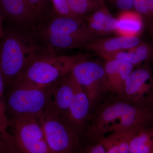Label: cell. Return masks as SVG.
Returning <instances> with one entry per match:
<instances>
[{
    "instance_id": "1",
    "label": "cell",
    "mask_w": 153,
    "mask_h": 153,
    "mask_svg": "<svg viewBox=\"0 0 153 153\" xmlns=\"http://www.w3.org/2000/svg\"><path fill=\"white\" fill-rule=\"evenodd\" d=\"M153 122V108L130 104L115 97L102 103L90 115L85 128L87 137L99 142L108 133L149 126Z\"/></svg>"
},
{
    "instance_id": "2",
    "label": "cell",
    "mask_w": 153,
    "mask_h": 153,
    "mask_svg": "<svg viewBox=\"0 0 153 153\" xmlns=\"http://www.w3.org/2000/svg\"><path fill=\"white\" fill-rule=\"evenodd\" d=\"M31 32L40 47L57 53L66 49H85L99 38L82 18L61 16L53 9L38 21Z\"/></svg>"
},
{
    "instance_id": "3",
    "label": "cell",
    "mask_w": 153,
    "mask_h": 153,
    "mask_svg": "<svg viewBox=\"0 0 153 153\" xmlns=\"http://www.w3.org/2000/svg\"><path fill=\"white\" fill-rule=\"evenodd\" d=\"M0 40V66L5 86L10 87L33 57L46 49L38 45L31 31L15 26L7 31L4 29Z\"/></svg>"
},
{
    "instance_id": "4",
    "label": "cell",
    "mask_w": 153,
    "mask_h": 153,
    "mask_svg": "<svg viewBox=\"0 0 153 153\" xmlns=\"http://www.w3.org/2000/svg\"><path fill=\"white\" fill-rule=\"evenodd\" d=\"M91 56L88 53L65 55L43 50L33 57L15 82L37 87H51L71 72L76 64Z\"/></svg>"
},
{
    "instance_id": "5",
    "label": "cell",
    "mask_w": 153,
    "mask_h": 153,
    "mask_svg": "<svg viewBox=\"0 0 153 153\" xmlns=\"http://www.w3.org/2000/svg\"><path fill=\"white\" fill-rule=\"evenodd\" d=\"M55 84L40 87L14 82L5 97L7 115L10 114V118L39 116L51 105Z\"/></svg>"
},
{
    "instance_id": "6",
    "label": "cell",
    "mask_w": 153,
    "mask_h": 153,
    "mask_svg": "<svg viewBox=\"0 0 153 153\" xmlns=\"http://www.w3.org/2000/svg\"><path fill=\"white\" fill-rule=\"evenodd\" d=\"M7 132L4 140L18 153H52L47 144L38 117L21 116L8 118Z\"/></svg>"
},
{
    "instance_id": "7",
    "label": "cell",
    "mask_w": 153,
    "mask_h": 153,
    "mask_svg": "<svg viewBox=\"0 0 153 153\" xmlns=\"http://www.w3.org/2000/svg\"><path fill=\"white\" fill-rule=\"evenodd\" d=\"M38 118L51 152H74L80 134L63 117L49 106Z\"/></svg>"
},
{
    "instance_id": "8",
    "label": "cell",
    "mask_w": 153,
    "mask_h": 153,
    "mask_svg": "<svg viewBox=\"0 0 153 153\" xmlns=\"http://www.w3.org/2000/svg\"><path fill=\"white\" fill-rule=\"evenodd\" d=\"M89 59L76 64L71 73L88 97L91 112L109 91L103 64Z\"/></svg>"
},
{
    "instance_id": "9",
    "label": "cell",
    "mask_w": 153,
    "mask_h": 153,
    "mask_svg": "<svg viewBox=\"0 0 153 153\" xmlns=\"http://www.w3.org/2000/svg\"><path fill=\"white\" fill-rule=\"evenodd\" d=\"M120 98L130 104L153 108L152 71L146 62L134 69L128 75Z\"/></svg>"
},
{
    "instance_id": "10",
    "label": "cell",
    "mask_w": 153,
    "mask_h": 153,
    "mask_svg": "<svg viewBox=\"0 0 153 153\" xmlns=\"http://www.w3.org/2000/svg\"><path fill=\"white\" fill-rule=\"evenodd\" d=\"M2 17L13 26L32 31L39 21L35 9L29 0H0Z\"/></svg>"
},
{
    "instance_id": "11",
    "label": "cell",
    "mask_w": 153,
    "mask_h": 153,
    "mask_svg": "<svg viewBox=\"0 0 153 153\" xmlns=\"http://www.w3.org/2000/svg\"><path fill=\"white\" fill-rule=\"evenodd\" d=\"M90 113L88 97L77 83L74 98L63 118L80 134L86 128Z\"/></svg>"
},
{
    "instance_id": "12",
    "label": "cell",
    "mask_w": 153,
    "mask_h": 153,
    "mask_svg": "<svg viewBox=\"0 0 153 153\" xmlns=\"http://www.w3.org/2000/svg\"><path fill=\"white\" fill-rule=\"evenodd\" d=\"M77 85L71 71L62 77L55 83L49 107L64 117L74 98Z\"/></svg>"
},
{
    "instance_id": "13",
    "label": "cell",
    "mask_w": 153,
    "mask_h": 153,
    "mask_svg": "<svg viewBox=\"0 0 153 153\" xmlns=\"http://www.w3.org/2000/svg\"><path fill=\"white\" fill-rule=\"evenodd\" d=\"M103 65L109 92L121 97L126 79L135 66L116 60H104Z\"/></svg>"
},
{
    "instance_id": "14",
    "label": "cell",
    "mask_w": 153,
    "mask_h": 153,
    "mask_svg": "<svg viewBox=\"0 0 153 153\" xmlns=\"http://www.w3.org/2000/svg\"><path fill=\"white\" fill-rule=\"evenodd\" d=\"M139 36H118L107 38H99L85 47L88 51L95 52L99 56L130 49L141 42Z\"/></svg>"
},
{
    "instance_id": "15",
    "label": "cell",
    "mask_w": 153,
    "mask_h": 153,
    "mask_svg": "<svg viewBox=\"0 0 153 153\" xmlns=\"http://www.w3.org/2000/svg\"><path fill=\"white\" fill-rule=\"evenodd\" d=\"M82 19L91 31L99 38L109 36L116 31L117 19L113 16L104 4Z\"/></svg>"
},
{
    "instance_id": "16",
    "label": "cell",
    "mask_w": 153,
    "mask_h": 153,
    "mask_svg": "<svg viewBox=\"0 0 153 153\" xmlns=\"http://www.w3.org/2000/svg\"><path fill=\"white\" fill-rule=\"evenodd\" d=\"M104 60H116L130 63L135 66L149 61L153 57V46L141 41L130 49L100 55Z\"/></svg>"
},
{
    "instance_id": "17",
    "label": "cell",
    "mask_w": 153,
    "mask_h": 153,
    "mask_svg": "<svg viewBox=\"0 0 153 153\" xmlns=\"http://www.w3.org/2000/svg\"><path fill=\"white\" fill-rule=\"evenodd\" d=\"M117 19L118 36H139L143 29V17L135 10L121 11Z\"/></svg>"
},
{
    "instance_id": "18",
    "label": "cell",
    "mask_w": 153,
    "mask_h": 153,
    "mask_svg": "<svg viewBox=\"0 0 153 153\" xmlns=\"http://www.w3.org/2000/svg\"><path fill=\"white\" fill-rule=\"evenodd\" d=\"M153 153V128H140L134 136L130 145V153Z\"/></svg>"
},
{
    "instance_id": "19",
    "label": "cell",
    "mask_w": 153,
    "mask_h": 153,
    "mask_svg": "<svg viewBox=\"0 0 153 153\" xmlns=\"http://www.w3.org/2000/svg\"><path fill=\"white\" fill-rule=\"evenodd\" d=\"M103 1L102 0H68L71 12L81 18L99 8L104 4Z\"/></svg>"
},
{
    "instance_id": "20",
    "label": "cell",
    "mask_w": 153,
    "mask_h": 153,
    "mask_svg": "<svg viewBox=\"0 0 153 153\" xmlns=\"http://www.w3.org/2000/svg\"><path fill=\"white\" fill-rule=\"evenodd\" d=\"M4 80L0 66V129L2 133L3 137L7 134L8 118L6 112V98L4 95L5 87Z\"/></svg>"
},
{
    "instance_id": "21",
    "label": "cell",
    "mask_w": 153,
    "mask_h": 153,
    "mask_svg": "<svg viewBox=\"0 0 153 153\" xmlns=\"http://www.w3.org/2000/svg\"><path fill=\"white\" fill-rule=\"evenodd\" d=\"M140 129L114 131L117 137L119 153H130V145L134 136Z\"/></svg>"
},
{
    "instance_id": "22",
    "label": "cell",
    "mask_w": 153,
    "mask_h": 153,
    "mask_svg": "<svg viewBox=\"0 0 153 153\" xmlns=\"http://www.w3.org/2000/svg\"><path fill=\"white\" fill-rule=\"evenodd\" d=\"M35 9L39 19L46 16L53 9L51 0H29Z\"/></svg>"
},
{
    "instance_id": "23",
    "label": "cell",
    "mask_w": 153,
    "mask_h": 153,
    "mask_svg": "<svg viewBox=\"0 0 153 153\" xmlns=\"http://www.w3.org/2000/svg\"><path fill=\"white\" fill-rule=\"evenodd\" d=\"M53 9L56 13L61 16L71 17H79L74 15L70 10L68 0H51ZM81 18V17H80Z\"/></svg>"
},
{
    "instance_id": "24",
    "label": "cell",
    "mask_w": 153,
    "mask_h": 153,
    "mask_svg": "<svg viewBox=\"0 0 153 153\" xmlns=\"http://www.w3.org/2000/svg\"><path fill=\"white\" fill-rule=\"evenodd\" d=\"M105 149L106 153H119L117 137L115 132H113L108 136L105 137L101 140Z\"/></svg>"
},
{
    "instance_id": "25",
    "label": "cell",
    "mask_w": 153,
    "mask_h": 153,
    "mask_svg": "<svg viewBox=\"0 0 153 153\" xmlns=\"http://www.w3.org/2000/svg\"><path fill=\"white\" fill-rule=\"evenodd\" d=\"M133 8L143 17L153 19L152 15L149 11L145 0H134Z\"/></svg>"
},
{
    "instance_id": "26",
    "label": "cell",
    "mask_w": 153,
    "mask_h": 153,
    "mask_svg": "<svg viewBox=\"0 0 153 153\" xmlns=\"http://www.w3.org/2000/svg\"><path fill=\"white\" fill-rule=\"evenodd\" d=\"M134 0H110L116 7L121 11L132 10Z\"/></svg>"
},
{
    "instance_id": "27",
    "label": "cell",
    "mask_w": 153,
    "mask_h": 153,
    "mask_svg": "<svg viewBox=\"0 0 153 153\" xmlns=\"http://www.w3.org/2000/svg\"><path fill=\"white\" fill-rule=\"evenodd\" d=\"M85 153H106V149L103 143L100 141L87 148Z\"/></svg>"
},
{
    "instance_id": "28",
    "label": "cell",
    "mask_w": 153,
    "mask_h": 153,
    "mask_svg": "<svg viewBox=\"0 0 153 153\" xmlns=\"http://www.w3.org/2000/svg\"><path fill=\"white\" fill-rule=\"evenodd\" d=\"M149 11L153 17V0H145Z\"/></svg>"
},
{
    "instance_id": "29",
    "label": "cell",
    "mask_w": 153,
    "mask_h": 153,
    "mask_svg": "<svg viewBox=\"0 0 153 153\" xmlns=\"http://www.w3.org/2000/svg\"><path fill=\"white\" fill-rule=\"evenodd\" d=\"M2 17L0 12V40L2 38L4 35V28H3L2 23Z\"/></svg>"
},
{
    "instance_id": "30",
    "label": "cell",
    "mask_w": 153,
    "mask_h": 153,
    "mask_svg": "<svg viewBox=\"0 0 153 153\" xmlns=\"http://www.w3.org/2000/svg\"><path fill=\"white\" fill-rule=\"evenodd\" d=\"M3 141V134L2 133L1 131V129H0V153L2 152V141Z\"/></svg>"
},
{
    "instance_id": "31",
    "label": "cell",
    "mask_w": 153,
    "mask_h": 153,
    "mask_svg": "<svg viewBox=\"0 0 153 153\" xmlns=\"http://www.w3.org/2000/svg\"><path fill=\"white\" fill-rule=\"evenodd\" d=\"M149 34H150L151 36L153 38V30H149Z\"/></svg>"
},
{
    "instance_id": "32",
    "label": "cell",
    "mask_w": 153,
    "mask_h": 153,
    "mask_svg": "<svg viewBox=\"0 0 153 153\" xmlns=\"http://www.w3.org/2000/svg\"><path fill=\"white\" fill-rule=\"evenodd\" d=\"M149 30H153V25L152 26V27H150V29H149Z\"/></svg>"
},
{
    "instance_id": "33",
    "label": "cell",
    "mask_w": 153,
    "mask_h": 153,
    "mask_svg": "<svg viewBox=\"0 0 153 153\" xmlns=\"http://www.w3.org/2000/svg\"><path fill=\"white\" fill-rule=\"evenodd\" d=\"M102 1H110V0H102Z\"/></svg>"
},
{
    "instance_id": "34",
    "label": "cell",
    "mask_w": 153,
    "mask_h": 153,
    "mask_svg": "<svg viewBox=\"0 0 153 153\" xmlns=\"http://www.w3.org/2000/svg\"></svg>"
}]
</instances>
